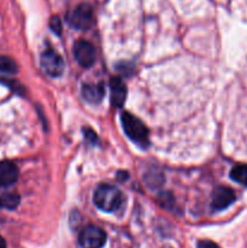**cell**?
<instances>
[{"instance_id": "cell-1", "label": "cell", "mask_w": 247, "mask_h": 248, "mask_svg": "<svg viewBox=\"0 0 247 248\" xmlns=\"http://www.w3.org/2000/svg\"><path fill=\"white\" fill-rule=\"evenodd\" d=\"M93 202L104 212H115L123 203V195L116 186L111 184H101L94 190Z\"/></svg>"}, {"instance_id": "cell-2", "label": "cell", "mask_w": 247, "mask_h": 248, "mask_svg": "<svg viewBox=\"0 0 247 248\" xmlns=\"http://www.w3.org/2000/svg\"><path fill=\"white\" fill-rule=\"evenodd\" d=\"M121 123H123L124 131L133 142L142 147H147L149 142V133L139 119L136 118L135 115H131L130 113H124L121 115Z\"/></svg>"}, {"instance_id": "cell-3", "label": "cell", "mask_w": 247, "mask_h": 248, "mask_svg": "<svg viewBox=\"0 0 247 248\" xmlns=\"http://www.w3.org/2000/svg\"><path fill=\"white\" fill-rule=\"evenodd\" d=\"M40 64L44 72L52 78L61 77L64 70V62L62 57L52 48H47L41 53Z\"/></svg>"}, {"instance_id": "cell-4", "label": "cell", "mask_w": 247, "mask_h": 248, "mask_svg": "<svg viewBox=\"0 0 247 248\" xmlns=\"http://www.w3.org/2000/svg\"><path fill=\"white\" fill-rule=\"evenodd\" d=\"M67 21L73 28L87 29L93 21V11L87 4H81L67 15Z\"/></svg>"}, {"instance_id": "cell-5", "label": "cell", "mask_w": 247, "mask_h": 248, "mask_svg": "<svg viewBox=\"0 0 247 248\" xmlns=\"http://www.w3.org/2000/svg\"><path fill=\"white\" fill-rule=\"evenodd\" d=\"M106 240V232L96 225H89L79 235V245L81 248H102Z\"/></svg>"}, {"instance_id": "cell-6", "label": "cell", "mask_w": 247, "mask_h": 248, "mask_svg": "<svg viewBox=\"0 0 247 248\" xmlns=\"http://www.w3.org/2000/svg\"><path fill=\"white\" fill-rule=\"evenodd\" d=\"M73 52H74V57L77 62L84 68L92 67V64L96 61V48L91 43L86 40H77L74 44Z\"/></svg>"}, {"instance_id": "cell-7", "label": "cell", "mask_w": 247, "mask_h": 248, "mask_svg": "<svg viewBox=\"0 0 247 248\" xmlns=\"http://www.w3.org/2000/svg\"><path fill=\"white\" fill-rule=\"evenodd\" d=\"M235 201V193L228 186H218L212 194V207L215 210H224Z\"/></svg>"}, {"instance_id": "cell-8", "label": "cell", "mask_w": 247, "mask_h": 248, "mask_svg": "<svg viewBox=\"0 0 247 248\" xmlns=\"http://www.w3.org/2000/svg\"><path fill=\"white\" fill-rule=\"evenodd\" d=\"M18 179V169L14 162H0V188H10Z\"/></svg>"}, {"instance_id": "cell-9", "label": "cell", "mask_w": 247, "mask_h": 248, "mask_svg": "<svg viewBox=\"0 0 247 248\" xmlns=\"http://www.w3.org/2000/svg\"><path fill=\"white\" fill-rule=\"evenodd\" d=\"M127 96V89L123 80L119 78H111L110 79V103L115 108H121L126 101Z\"/></svg>"}, {"instance_id": "cell-10", "label": "cell", "mask_w": 247, "mask_h": 248, "mask_svg": "<svg viewBox=\"0 0 247 248\" xmlns=\"http://www.w3.org/2000/svg\"><path fill=\"white\" fill-rule=\"evenodd\" d=\"M82 97L90 103H98L104 94V90L102 85L86 84L82 86Z\"/></svg>"}, {"instance_id": "cell-11", "label": "cell", "mask_w": 247, "mask_h": 248, "mask_svg": "<svg viewBox=\"0 0 247 248\" xmlns=\"http://www.w3.org/2000/svg\"><path fill=\"white\" fill-rule=\"evenodd\" d=\"M0 189H1V191H0V207L9 208V210L17 207L19 202L18 194L7 190V188Z\"/></svg>"}, {"instance_id": "cell-12", "label": "cell", "mask_w": 247, "mask_h": 248, "mask_svg": "<svg viewBox=\"0 0 247 248\" xmlns=\"http://www.w3.org/2000/svg\"><path fill=\"white\" fill-rule=\"evenodd\" d=\"M230 177L236 183L247 186V165L240 164L232 167V171H230Z\"/></svg>"}, {"instance_id": "cell-13", "label": "cell", "mask_w": 247, "mask_h": 248, "mask_svg": "<svg viewBox=\"0 0 247 248\" xmlns=\"http://www.w3.org/2000/svg\"><path fill=\"white\" fill-rule=\"evenodd\" d=\"M17 72V64L12 58L7 56H0V73L15 74Z\"/></svg>"}, {"instance_id": "cell-14", "label": "cell", "mask_w": 247, "mask_h": 248, "mask_svg": "<svg viewBox=\"0 0 247 248\" xmlns=\"http://www.w3.org/2000/svg\"><path fill=\"white\" fill-rule=\"evenodd\" d=\"M50 27H51V29L55 31V33L60 34L61 31H62V23H61L60 17L53 16L50 21Z\"/></svg>"}, {"instance_id": "cell-15", "label": "cell", "mask_w": 247, "mask_h": 248, "mask_svg": "<svg viewBox=\"0 0 247 248\" xmlns=\"http://www.w3.org/2000/svg\"><path fill=\"white\" fill-rule=\"evenodd\" d=\"M198 248H220L217 244L210 240H202V241L198 242Z\"/></svg>"}, {"instance_id": "cell-16", "label": "cell", "mask_w": 247, "mask_h": 248, "mask_svg": "<svg viewBox=\"0 0 247 248\" xmlns=\"http://www.w3.org/2000/svg\"><path fill=\"white\" fill-rule=\"evenodd\" d=\"M84 133H85V137H86V140H90L91 143H94L97 140L96 133H94L92 130H90V128H85Z\"/></svg>"}, {"instance_id": "cell-17", "label": "cell", "mask_w": 247, "mask_h": 248, "mask_svg": "<svg viewBox=\"0 0 247 248\" xmlns=\"http://www.w3.org/2000/svg\"><path fill=\"white\" fill-rule=\"evenodd\" d=\"M0 248H6V244H5V240L0 236Z\"/></svg>"}]
</instances>
